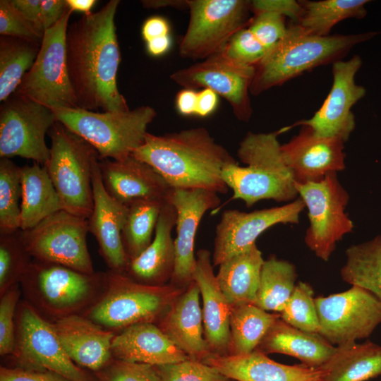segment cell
I'll use <instances>...</instances> for the list:
<instances>
[{
    "mask_svg": "<svg viewBox=\"0 0 381 381\" xmlns=\"http://www.w3.org/2000/svg\"><path fill=\"white\" fill-rule=\"evenodd\" d=\"M119 2L110 0L99 11L84 14L68 27V71L80 109H130L116 80L121 53L114 18Z\"/></svg>",
    "mask_w": 381,
    "mask_h": 381,
    "instance_id": "6da1fadb",
    "label": "cell"
},
{
    "mask_svg": "<svg viewBox=\"0 0 381 381\" xmlns=\"http://www.w3.org/2000/svg\"><path fill=\"white\" fill-rule=\"evenodd\" d=\"M151 166L171 188H200L226 193L224 168L236 162L205 127L155 135L147 133L131 155Z\"/></svg>",
    "mask_w": 381,
    "mask_h": 381,
    "instance_id": "7a4b0ae2",
    "label": "cell"
},
{
    "mask_svg": "<svg viewBox=\"0 0 381 381\" xmlns=\"http://www.w3.org/2000/svg\"><path fill=\"white\" fill-rule=\"evenodd\" d=\"M378 32L317 36L292 22L282 39L255 66L250 93L258 95L316 67L341 60L356 44Z\"/></svg>",
    "mask_w": 381,
    "mask_h": 381,
    "instance_id": "3957f363",
    "label": "cell"
},
{
    "mask_svg": "<svg viewBox=\"0 0 381 381\" xmlns=\"http://www.w3.org/2000/svg\"><path fill=\"white\" fill-rule=\"evenodd\" d=\"M287 127L270 133L248 132L241 141L237 156L246 164L226 166L222 179L233 190L231 200L240 199L248 207L262 200L291 202L297 190L291 171L285 164L277 137Z\"/></svg>",
    "mask_w": 381,
    "mask_h": 381,
    "instance_id": "277c9868",
    "label": "cell"
},
{
    "mask_svg": "<svg viewBox=\"0 0 381 381\" xmlns=\"http://www.w3.org/2000/svg\"><path fill=\"white\" fill-rule=\"evenodd\" d=\"M106 272L87 274L71 267L32 259L20 286L23 300L53 323L83 315L102 294Z\"/></svg>",
    "mask_w": 381,
    "mask_h": 381,
    "instance_id": "5b68a950",
    "label": "cell"
},
{
    "mask_svg": "<svg viewBox=\"0 0 381 381\" xmlns=\"http://www.w3.org/2000/svg\"><path fill=\"white\" fill-rule=\"evenodd\" d=\"M185 289L170 283L145 284L109 270L102 294L83 315L114 333L136 324H157Z\"/></svg>",
    "mask_w": 381,
    "mask_h": 381,
    "instance_id": "8992f818",
    "label": "cell"
},
{
    "mask_svg": "<svg viewBox=\"0 0 381 381\" xmlns=\"http://www.w3.org/2000/svg\"><path fill=\"white\" fill-rule=\"evenodd\" d=\"M56 121L90 143L99 159L122 160L140 147L148 125L157 116L147 105L119 112H98L80 108H50Z\"/></svg>",
    "mask_w": 381,
    "mask_h": 381,
    "instance_id": "52a82bcc",
    "label": "cell"
},
{
    "mask_svg": "<svg viewBox=\"0 0 381 381\" xmlns=\"http://www.w3.org/2000/svg\"><path fill=\"white\" fill-rule=\"evenodd\" d=\"M48 134L50 153L44 165L63 209L87 219L93 208V169L99 155L90 143L59 121Z\"/></svg>",
    "mask_w": 381,
    "mask_h": 381,
    "instance_id": "ba28073f",
    "label": "cell"
},
{
    "mask_svg": "<svg viewBox=\"0 0 381 381\" xmlns=\"http://www.w3.org/2000/svg\"><path fill=\"white\" fill-rule=\"evenodd\" d=\"M72 13L68 6L59 21L44 31L37 56L15 95L49 108H79L67 66L66 33Z\"/></svg>",
    "mask_w": 381,
    "mask_h": 381,
    "instance_id": "9c48e42d",
    "label": "cell"
},
{
    "mask_svg": "<svg viewBox=\"0 0 381 381\" xmlns=\"http://www.w3.org/2000/svg\"><path fill=\"white\" fill-rule=\"evenodd\" d=\"M294 186L308 209L309 226L304 242L318 258L328 261L337 243L353 229L345 212L349 195L337 172L329 173L318 181L294 182Z\"/></svg>",
    "mask_w": 381,
    "mask_h": 381,
    "instance_id": "30bf717a",
    "label": "cell"
},
{
    "mask_svg": "<svg viewBox=\"0 0 381 381\" xmlns=\"http://www.w3.org/2000/svg\"><path fill=\"white\" fill-rule=\"evenodd\" d=\"M190 18L179 55L201 59L221 52L240 30L248 27L250 1L188 0Z\"/></svg>",
    "mask_w": 381,
    "mask_h": 381,
    "instance_id": "8fae6325",
    "label": "cell"
},
{
    "mask_svg": "<svg viewBox=\"0 0 381 381\" xmlns=\"http://www.w3.org/2000/svg\"><path fill=\"white\" fill-rule=\"evenodd\" d=\"M11 356L21 368L49 370L71 381H97L67 355L51 322L23 299L16 314V341Z\"/></svg>",
    "mask_w": 381,
    "mask_h": 381,
    "instance_id": "7c38bea8",
    "label": "cell"
},
{
    "mask_svg": "<svg viewBox=\"0 0 381 381\" xmlns=\"http://www.w3.org/2000/svg\"><path fill=\"white\" fill-rule=\"evenodd\" d=\"M88 231L87 219L62 210L30 229L20 230V235L32 259L92 274L95 272L87 248Z\"/></svg>",
    "mask_w": 381,
    "mask_h": 381,
    "instance_id": "4fadbf2b",
    "label": "cell"
},
{
    "mask_svg": "<svg viewBox=\"0 0 381 381\" xmlns=\"http://www.w3.org/2000/svg\"><path fill=\"white\" fill-rule=\"evenodd\" d=\"M319 334L332 345L368 338L381 323V300L358 286L327 296L315 298Z\"/></svg>",
    "mask_w": 381,
    "mask_h": 381,
    "instance_id": "5bb4252c",
    "label": "cell"
},
{
    "mask_svg": "<svg viewBox=\"0 0 381 381\" xmlns=\"http://www.w3.org/2000/svg\"><path fill=\"white\" fill-rule=\"evenodd\" d=\"M56 121L50 108L12 95L0 108V157L17 156L44 165L50 153L45 135Z\"/></svg>",
    "mask_w": 381,
    "mask_h": 381,
    "instance_id": "9a60e30c",
    "label": "cell"
},
{
    "mask_svg": "<svg viewBox=\"0 0 381 381\" xmlns=\"http://www.w3.org/2000/svg\"><path fill=\"white\" fill-rule=\"evenodd\" d=\"M255 72V66L234 61L222 50L170 78L184 89L212 90L229 103L237 119L248 122L253 114L249 95Z\"/></svg>",
    "mask_w": 381,
    "mask_h": 381,
    "instance_id": "2e32d148",
    "label": "cell"
},
{
    "mask_svg": "<svg viewBox=\"0 0 381 381\" xmlns=\"http://www.w3.org/2000/svg\"><path fill=\"white\" fill-rule=\"evenodd\" d=\"M306 207L299 198L280 207L250 212L237 210L223 212L215 230L212 261L214 267L255 243L257 238L278 224H298Z\"/></svg>",
    "mask_w": 381,
    "mask_h": 381,
    "instance_id": "e0dca14e",
    "label": "cell"
},
{
    "mask_svg": "<svg viewBox=\"0 0 381 381\" xmlns=\"http://www.w3.org/2000/svg\"><path fill=\"white\" fill-rule=\"evenodd\" d=\"M332 65V85L320 108L310 119L296 121L288 128L308 126L319 135L337 138L345 143L356 126L351 108L365 95V89L355 81L362 59L353 55L349 60H339Z\"/></svg>",
    "mask_w": 381,
    "mask_h": 381,
    "instance_id": "ac0fdd59",
    "label": "cell"
},
{
    "mask_svg": "<svg viewBox=\"0 0 381 381\" xmlns=\"http://www.w3.org/2000/svg\"><path fill=\"white\" fill-rule=\"evenodd\" d=\"M218 194L200 188L170 189L167 200L176 212L175 266L170 284L186 289L193 281L196 264L194 252L196 232L205 213L220 204Z\"/></svg>",
    "mask_w": 381,
    "mask_h": 381,
    "instance_id": "d6986e66",
    "label": "cell"
},
{
    "mask_svg": "<svg viewBox=\"0 0 381 381\" xmlns=\"http://www.w3.org/2000/svg\"><path fill=\"white\" fill-rule=\"evenodd\" d=\"M301 126L298 135L281 145L283 159L294 182L318 181L345 169L343 140L319 135L308 126Z\"/></svg>",
    "mask_w": 381,
    "mask_h": 381,
    "instance_id": "ffe728a7",
    "label": "cell"
},
{
    "mask_svg": "<svg viewBox=\"0 0 381 381\" xmlns=\"http://www.w3.org/2000/svg\"><path fill=\"white\" fill-rule=\"evenodd\" d=\"M99 161L95 164L92 173L93 208L87 219L88 229L96 238L99 253L109 270L123 273L128 262L121 241L127 206L114 199L107 192Z\"/></svg>",
    "mask_w": 381,
    "mask_h": 381,
    "instance_id": "44dd1931",
    "label": "cell"
},
{
    "mask_svg": "<svg viewBox=\"0 0 381 381\" xmlns=\"http://www.w3.org/2000/svg\"><path fill=\"white\" fill-rule=\"evenodd\" d=\"M104 186L116 200L128 205L140 200H167L171 188L148 164L133 155L122 159H99Z\"/></svg>",
    "mask_w": 381,
    "mask_h": 381,
    "instance_id": "7402d4cb",
    "label": "cell"
},
{
    "mask_svg": "<svg viewBox=\"0 0 381 381\" xmlns=\"http://www.w3.org/2000/svg\"><path fill=\"white\" fill-rule=\"evenodd\" d=\"M200 296L193 281L157 325L190 359L203 362L213 354L205 337Z\"/></svg>",
    "mask_w": 381,
    "mask_h": 381,
    "instance_id": "603a6c76",
    "label": "cell"
},
{
    "mask_svg": "<svg viewBox=\"0 0 381 381\" xmlns=\"http://www.w3.org/2000/svg\"><path fill=\"white\" fill-rule=\"evenodd\" d=\"M213 267L210 252L198 250L193 281L202 298L205 337L212 356H224L229 353L231 306L219 286Z\"/></svg>",
    "mask_w": 381,
    "mask_h": 381,
    "instance_id": "cb8c5ba5",
    "label": "cell"
},
{
    "mask_svg": "<svg viewBox=\"0 0 381 381\" xmlns=\"http://www.w3.org/2000/svg\"><path fill=\"white\" fill-rule=\"evenodd\" d=\"M52 325L66 353L78 366L95 373L113 359L114 332L83 315L68 316Z\"/></svg>",
    "mask_w": 381,
    "mask_h": 381,
    "instance_id": "d4e9b609",
    "label": "cell"
},
{
    "mask_svg": "<svg viewBox=\"0 0 381 381\" xmlns=\"http://www.w3.org/2000/svg\"><path fill=\"white\" fill-rule=\"evenodd\" d=\"M235 381H321V368L285 365L255 349L242 355L212 356L203 361Z\"/></svg>",
    "mask_w": 381,
    "mask_h": 381,
    "instance_id": "484cf974",
    "label": "cell"
},
{
    "mask_svg": "<svg viewBox=\"0 0 381 381\" xmlns=\"http://www.w3.org/2000/svg\"><path fill=\"white\" fill-rule=\"evenodd\" d=\"M176 222V210L166 200L152 241L140 255L128 261L123 273L145 284L160 286L169 283L175 266L174 240L171 231Z\"/></svg>",
    "mask_w": 381,
    "mask_h": 381,
    "instance_id": "4316f807",
    "label": "cell"
},
{
    "mask_svg": "<svg viewBox=\"0 0 381 381\" xmlns=\"http://www.w3.org/2000/svg\"><path fill=\"white\" fill-rule=\"evenodd\" d=\"M114 358L160 365L190 359L155 323H140L115 334Z\"/></svg>",
    "mask_w": 381,
    "mask_h": 381,
    "instance_id": "83f0119b",
    "label": "cell"
},
{
    "mask_svg": "<svg viewBox=\"0 0 381 381\" xmlns=\"http://www.w3.org/2000/svg\"><path fill=\"white\" fill-rule=\"evenodd\" d=\"M256 349L266 355L273 353L285 354L298 358L303 365L320 368L334 353L336 346L331 344L319 333L299 329L279 318L269 329Z\"/></svg>",
    "mask_w": 381,
    "mask_h": 381,
    "instance_id": "f1b7e54d",
    "label": "cell"
},
{
    "mask_svg": "<svg viewBox=\"0 0 381 381\" xmlns=\"http://www.w3.org/2000/svg\"><path fill=\"white\" fill-rule=\"evenodd\" d=\"M20 230L30 229L62 210L61 199L44 165L21 167Z\"/></svg>",
    "mask_w": 381,
    "mask_h": 381,
    "instance_id": "f546056e",
    "label": "cell"
},
{
    "mask_svg": "<svg viewBox=\"0 0 381 381\" xmlns=\"http://www.w3.org/2000/svg\"><path fill=\"white\" fill-rule=\"evenodd\" d=\"M264 261L255 243L219 265L217 279L231 306L255 304Z\"/></svg>",
    "mask_w": 381,
    "mask_h": 381,
    "instance_id": "4dcf8cb0",
    "label": "cell"
},
{
    "mask_svg": "<svg viewBox=\"0 0 381 381\" xmlns=\"http://www.w3.org/2000/svg\"><path fill=\"white\" fill-rule=\"evenodd\" d=\"M321 381H367L381 375V346L370 341L336 346L320 367Z\"/></svg>",
    "mask_w": 381,
    "mask_h": 381,
    "instance_id": "1f68e13d",
    "label": "cell"
},
{
    "mask_svg": "<svg viewBox=\"0 0 381 381\" xmlns=\"http://www.w3.org/2000/svg\"><path fill=\"white\" fill-rule=\"evenodd\" d=\"M279 318V313H270L253 303L231 306L228 355L246 354L255 350Z\"/></svg>",
    "mask_w": 381,
    "mask_h": 381,
    "instance_id": "d6a6232c",
    "label": "cell"
},
{
    "mask_svg": "<svg viewBox=\"0 0 381 381\" xmlns=\"http://www.w3.org/2000/svg\"><path fill=\"white\" fill-rule=\"evenodd\" d=\"M341 269L344 282L363 288L381 300V234L349 246Z\"/></svg>",
    "mask_w": 381,
    "mask_h": 381,
    "instance_id": "836d02e7",
    "label": "cell"
},
{
    "mask_svg": "<svg viewBox=\"0 0 381 381\" xmlns=\"http://www.w3.org/2000/svg\"><path fill=\"white\" fill-rule=\"evenodd\" d=\"M368 0H301L303 13L298 24L310 34L327 36L332 28L347 18L361 19L367 14Z\"/></svg>",
    "mask_w": 381,
    "mask_h": 381,
    "instance_id": "e575fe53",
    "label": "cell"
},
{
    "mask_svg": "<svg viewBox=\"0 0 381 381\" xmlns=\"http://www.w3.org/2000/svg\"><path fill=\"white\" fill-rule=\"evenodd\" d=\"M165 200H140L126 205L121 241L128 261L140 255L152 241L153 231Z\"/></svg>",
    "mask_w": 381,
    "mask_h": 381,
    "instance_id": "d590c367",
    "label": "cell"
},
{
    "mask_svg": "<svg viewBox=\"0 0 381 381\" xmlns=\"http://www.w3.org/2000/svg\"><path fill=\"white\" fill-rule=\"evenodd\" d=\"M294 264L272 255L262 266L255 305L266 311L279 313L296 286Z\"/></svg>",
    "mask_w": 381,
    "mask_h": 381,
    "instance_id": "8d00e7d4",
    "label": "cell"
},
{
    "mask_svg": "<svg viewBox=\"0 0 381 381\" xmlns=\"http://www.w3.org/2000/svg\"><path fill=\"white\" fill-rule=\"evenodd\" d=\"M40 44L20 38L0 37V101L14 94L25 74L32 66Z\"/></svg>",
    "mask_w": 381,
    "mask_h": 381,
    "instance_id": "74e56055",
    "label": "cell"
},
{
    "mask_svg": "<svg viewBox=\"0 0 381 381\" xmlns=\"http://www.w3.org/2000/svg\"><path fill=\"white\" fill-rule=\"evenodd\" d=\"M21 167L9 158L0 159V234L20 227Z\"/></svg>",
    "mask_w": 381,
    "mask_h": 381,
    "instance_id": "f35d334b",
    "label": "cell"
},
{
    "mask_svg": "<svg viewBox=\"0 0 381 381\" xmlns=\"http://www.w3.org/2000/svg\"><path fill=\"white\" fill-rule=\"evenodd\" d=\"M32 260L23 242L20 229L0 234V296L20 284Z\"/></svg>",
    "mask_w": 381,
    "mask_h": 381,
    "instance_id": "ab89813d",
    "label": "cell"
},
{
    "mask_svg": "<svg viewBox=\"0 0 381 381\" xmlns=\"http://www.w3.org/2000/svg\"><path fill=\"white\" fill-rule=\"evenodd\" d=\"M312 286L300 281L279 313L280 318L299 329L319 333L320 322Z\"/></svg>",
    "mask_w": 381,
    "mask_h": 381,
    "instance_id": "60d3db41",
    "label": "cell"
},
{
    "mask_svg": "<svg viewBox=\"0 0 381 381\" xmlns=\"http://www.w3.org/2000/svg\"><path fill=\"white\" fill-rule=\"evenodd\" d=\"M160 381H229L213 367L202 361H186L155 365Z\"/></svg>",
    "mask_w": 381,
    "mask_h": 381,
    "instance_id": "b9f144b4",
    "label": "cell"
},
{
    "mask_svg": "<svg viewBox=\"0 0 381 381\" xmlns=\"http://www.w3.org/2000/svg\"><path fill=\"white\" fill-rule=\"evenodd\" d=\"M95 376L97 381H160L155 365L114 358Z\"/></svg>",
    "mask_w": 381,
    "mask_h": 381,
    "instance_id": "7bdbcfd3",
    "label": "cell"
},
{
    "mask_svg": "<svg viewBox=\"0 0 381 381\" xmlns=\"http://www.w3.org/2000/svg\"><path fill=\"white\" fill-rule=\"evenodd\" d=\"M22 294L20 284L0 296V355L10 356L16 341V314Z\"/></svg>",
    "mask_w": 381,
    "mask_h": 381,
    "instance_id": "ee69618b",
    "label": "cell"
},
{
    "mask_svg": "<svg viewBox=\"0 0 381 381\" xmlns=\"http://www.w3.org/2000/svg\"><path fill=\"white\" fill-rule=\"evenodd\" d=\"M222 51L241 64L255 66L267 53L248 27L237 32Z\"/></svg>",
    "mask_w": 381,
    "mask_h": 381,
    "instance_id": "f6af8a7d",
    "label": "cell"
},
{
    "mask_svg": "<svg viewBox=\"0 0 381 381\" xmlns=\"http://www.w3.org/2000/svg\"><path fill=\"white\" fill-rule=\"evenodd\" d=\"M0 34L41 45L44 33L29 23L13 7L11 0L0 1Z\"/></svg>",
    "mask_w": 381,
    "mask_h": 381,
    "instance_id": "bcb514c9",
    "label": "cell"
},
{
    "mask_svg": "<svg viewBox=\"0 0 381 381\" xmlns=\"http://www.w3.org/2000/svg\"><path fill=\"white\" fill-rule=\"evenodd\" d=\"M286 17L275 13L263 12L251 18L248 28L265 47L267 52L285 35Z\"/></svg>",
    "mask_w": 381,
    "mask_h": 381,
    "instance_id": "7dc6e473",
    "label": "cell"
},
{
    "mask_svg": "<svg viewBox=\"0 0 381 381\" xmlns=\"http://www.w3.org/2000/svg\"><path fill=\"white\" fill-rule=\"evenodd\" d=\"M250 11L254 14L272 12L288 17L290 22L298 23L303 13L300 1L295 0H253Z\"/></svg>",
    "mask_w": 381,
    "mask_h": 381,
    "instance_id": "c3c4849f",
    "label": "cell"
},
{
    "mask_svg": "<svg viewBox=\"0 0 381 381\" xmlns=\"http://www.w3.org/2000/svg\"><path fill=\"white\" fill-rule=\"evenodd\" d=\"M0 381H71L49 370H37L18 367L0 368Z\"/></svg>",
    "mask_w": 381,
    "mask_h": 381,
    "instance_id": "681fc988",
    "label": "cell"
},
{
    "mask_svg": "<svg viewBox=\"0 0 381 381\" xmlns=\"http://www.w3.org/2000/svg\"><path fill=\"white\" fill-rule=\"evenodd\" d=\"M11 2L29 23L44 33L41 19V0H11Z\"/></svg>",
    "mask_w": 381,
    "mask_h": 381,
    "instance_id": "f907efd6",
    "label": "cell"
},
{
    "mask_svg": "<svg viewBox=\"0 0 381 381\" xmlns=\"http://www.w3.org/2000/svg\"><path fill=\"white\" fill-rule=\"evenodd\" d=\"M67 7L66 0H41V19L44 31L59 21Z\"/></svg>",
    "mask_w": 381,
    "mask_h": 381,
    "instance_id": "816d5d0a",
    "label": "cell"
},
{
    "mask_svg": "<svg viewBox=\"0 0 381 381\" xmlns=\"http://www.w3.org/2000/svg\"><path fill=\"white\" fill-rule=\"evenodd\" d=\"M169 32L167 21L159 16L147 19L142 27V35L146 42L157 37L169 35Z\"/></svg>",
    "mask_w": 381,
    "mask_h": 381,
    "instance_id": "f5cc1de1",
    "label": "cell"
},
{
    "mask_svg": "<svg viewBox=\"0 0 381 381\" xmlns=\"http://www.w3.org/2000/svg\"><path fill=\"white\" fill-rule=\"evenodd\" d=\"M218 95L209 88H204L198 92L195 114L205 117L211 114L218 104Z\"/></svg>",
    "mask_w": 381,
    "mask_h": 381,
    "instance_id": "db71d44e",
    "label": "cell"
},
{
    "mask_svg": "<svg viewBox=\"0 0 381 381\" xmlns=\"http://www.w3.org/2000/svg\"><path fill=\"white\" fill-rule=\"evenodd\" d=\"M198 92L191 89H183L176 96L178 111L183 115L195 114Z\"/></svg>",
    "mask_w": 381,
    "mask_h": 381,
    "instance_id": "11a10c76",
    "label": "cell"
},
{
    "mask_svg": "<svg viewBox=\"0 0 381 381\" xmlns=\"http://www.w3.org/2000/svg\"><path fill=\"white\" fill-rule=\"evenodd\" d=\"M169 35L152 39L147 42V50L150 55L158 56L165 54L170 48Z\"/></svg>",
    "mask_w": 381,
    "mask_h": 381,
    "instance_id": "9f6ffc18",
    "label": "cell"
},
{
    "mask_svg": "<svg viewBox=\"0 0 381 381\" xmlns=\"http://www.w3.org/2000/svg\"><path fill=\"white\" fill-rule=\"evenodd\" d=\"M141 2L146 8L158 9L164 7H173L177 9L188 8V0H144Z\"/></svg>",
    "mask_w": 381,
    "mask_h": 381,
    "instance_id": "6f0895ef",
    "label": "cell"
},
{
    "mask_svg": "<svg viewBox=\"0 0 381 381\" xmlns=\"http://www.w3.org/2000/svg\"><path fill=\"white\" fill-rule=\"evenodd\" d=\"M67 5L72 11L83 12L84 14L92 13L91 9L96 4L95 0H66Z\"/></svg>",
    "mask_w": 381,
    "mask_h": 381,
    "instance_id": "680465c9",
    "label": "cell"
},
{
    "mask_svg": "<svg viewBox=\"0 0 381 381\" xmlns=\"http://www.w3.org/2000/svg\"><path fill=\"white\" fill-rule=\"evenodd\" d=\"M229 381H235V380H230Z\"/></svg>",
    "mask_w": 381,
    "mask_h": 381,
    "instance_id": "91938a15",
    "label": "cell"
}]
</instances>
